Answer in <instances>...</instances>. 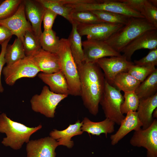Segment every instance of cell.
Listing matches in <instances>:
<instances>
[{
	"label": "cell",
	"mask_w": 157,
	"mask_h": 157,
	"mask_svg": "<svg viewBox=\"0 0 157 157\" xmlns=\"http://www.w3.org/2000/svg\"><path fill=\"white\" fill-rule=\"evenodd\" d=\"M140 83L128 72L117 75L114 78L112 85L120 91L124 92L135 91Z\"/></svg>",
	"instance_id": "d4e9b609"
},
{
	"label": "cell",
	"mask_w": 157,
	"mask_h": 157,
	"mask_svg": "<svg viewBox=\"0 0 157 157\" xmlns=\"http://www.w3.org/2000/svg\"><path fill=\"white\" fill-rule=\"evenodd\" d=\"M45 8H48L61 16L71 24L73 21L71 17L72 9L64 4L61 0H37Z\"/></svg>",
	"instance_id": "83f0119b"
},
{
	"label": "cell",
	"mask_w": 157,
	"mask_h": 157,
	"mask_svg": "<svg viewBox=\"0 0 157 157\" xmlns=\"http://www.w3.org/2000/svg\"><path fill=\"white\" fill-rule=\"evenodd\" d=\"M10 39H8L1 44V51L0 53V92L2 93L4 91V88L2 86L1 80V75L4 65L6 64L5 59V53L6 49L8 43Z\"/></svg>",
	"instance_id": "f35d334b"
},
{
	"label": "cell",
	"mask_w": 157,
	"mask_h": 157,
	"mask_svg": "<svg viewBox=\"0 0 157 157\" xmlns=\"http://www.w3.org/2000/svg\"><path fill=\"white\" fill-rule=\"evenodd\" d=\"M68 96L54 93L48 86L45 85L39 94H35L31 98L30 103L32 109L47 117L53 118L57 106Z\"/></svg>",
	"instance_id": "52a82bcc"
},
{
	"label": "cell",
	"mask_w": 157,
	"mask_h": 157,
	"mask_svg": "<svg viewBox=\"0 0 157 157\" xmlns=\"http://www.w3.org/2000/svg\"><path fill=\"white\" fill-rule=\"evenodd\" d=\"M132 9L140 13L142 12L146 0H118Z\"/></svg>",
	"instance_id": "74e56055"
},
{
	"label": "cell",
	"mask_w": 157,
	"mask_h": 157,
	"mask_svg": "<svg viewBox=\"0 0 157 157\" xmlns=\"http://www.w3.org/2000/svg\"><path fill=\"white\" fill-rule=\"evenodd\" d=\"M22 42L16 38L11 44H8L5 53L6 65H11L26 57Z\"/></svg>",
	"instance_id": "484cf974"
},
{
	"label": "cell",
	"mask_w": 157,
	"mask_h": 157,
	"mask_svg": "<svg viewBox=\"0 0 157 157\" xmlns=\"http://www.w3.org/2000/svg\"><path fill=\"white\" fill-rule=\"evenodd\" d=\"M0 25L7 28L13 35H15L23 42L26 32L32 30L31 24L26 17L23 0L12 16L7 19L0 20Z\"/></svg>",
	"instance_id": "4fadbf2b"
},
{
	"label": "cell",
	"mask_w": 157,
	"mask_h": 157,
	"mask_svg": "<svg viewBox=\"0 0 157 157\" xmlns=\"http://www.w3.org/2000/svg\"><path fill=\"white\" fill-rule=\"evenodd\" d=\"M95 62L102 69L106 80L110 85L118 74L128 72L134 63L127 60L122 55L120 56L104 57L97 60Z\"/></svg>",
	"instance_id": "8fae6325"
},
{
	"label": "cell",
	"mask_w": 157,
	"mask_h": 157,
	"mask_svg": "<svg viewBox=\"0 0 157 157\" xmlns=\"http://www.w3.org/2000/svg\"><path fill=\"white\" fill-rule=\"evenodd\" d=\"M135 65L139 66H154L157 65V48L150 50L145 56L138 60H135Z\"/></svg>",
	"instance_id": "d590c367"
},
{
	"label": "cell",
	"mask_w": 157,
	"mask_h": 157,
	"mask_svg": "<svg viewBox=\"0 0 157 157\" xmlns=\"http://www.w3.org/2000/svg\"><path fill=\"white\" fill-rule=\"evenodd\" d=\"M23 1L26 18L34 33L39 39L42 33L41 24L46 8L37 0Z\"/></svg>",
	"instance_id": "2e32d148"
},
{
	"label": "cell",
	"mask_w": 157,
	"mask_h": 157,
	"mask_svg": "<svg viewBox=\"0 0 157 157\" xmlns=\"http://www.w3.org/2000/svg\"><path fill=\"white\" fill-rule=\"evenodd\" d=\"M82 122V131L92 135L98 136L104 133L107 137L108 134L111 133L115 131V123L108 118L101 122H94L85 117Z\"/></svg>",
	"instance_id": "7402d4cb"
},
{
	"label": "cell",
	"mask_w": 157,
	"mask_h": 157,
	"mask_svg": "<svg viewBox=\"0 0 157 157\" xmlns=\"http://www.w3.org/2000/svg\"><path fill=\"white\" fill-rule=\"evenodd\" d=\"M40 70L41 72L51 74L60 71L58 56L41 49L28 57Z\"/></svg>",
	"instance_id": "e0dca14e"
},
{
	"label": "cell",
	"mask_w": 157,
	"mask_h": 157,
	"mask_svg": "<svg viewBox=\"0 0 157 157\" xmlns=\"http://www.w3.org/2000/svg\"><path fill=\"white\" fill-rule=\"evenodd\" d=\"M157 108V93L147 98L140 99L136 111L138 117L142 124V129H146L154 120L152 114Z\"/></svg>",
	"instance_id": "44dd1931"
},
{
	"label": "cell",
	"mask_w": 157,
	"mask_h": 157,
	"mask_svg": "<svg viewBox=\"0 0 157 157\" xmlns=\"http://www.w3.org/2000/svg\"><path fill=\"white\" fill-rule=\"evenodd\" d=\"M13 35L11 32L7 28L0 25V44L6 40L11 39Z\"/></svg>",
	"instance_id": "ab89813d"
},
{
	"label": "cell",
	"mask_w": 157,
	"mask_h": 157,
	"mask_svg": "<svg viewBox=\"0 0 157 157\" xmlns=\"http://www.w3.org/2000/svg\"><path fill=\"white\" fill-rule=\"evenodd\" d=\"M153 118L155 119L157 118V108H156L153 111L152 114Z\"/></svg>",
	"instance_id": "60d3db41"
},
{
	"label": "cell",
	"mask_w": 157,
	"mask_h": 157,
	"mask_svg": "<svg viewBox=\"0 0 157 157\" xmlns=\"http://www.w3.org/2000/svg\"><path fill=\"white\" fill-rule=\"evenodd\" d=\"M59 145L50 136L29 140L26 145L27 157H56L55 149Z\"/></svg>",
	"instance_id": "5bb4252c"
},
{
	"label": "cell",
	"mask_w": 157,
	"mask_h": 157,
	"mask_svg": "<svg viewBox=\"0 0 157 157\" xmlns=\"http://www.w3.org/2000/svg\"><path fill=\"white\" fill-rule=\"evenodd\" d=\"M42 127L41 125L35 127H27L12 120L4 113L0 115V133H5L6 135L1 143L15 150L20 149L24 143H27L31 135Z\"/></svg>",
	"instance_id": "3957f363"
},
{
	"label": "cell",
	"mask_w": 157,
	"mask_h": 157,
	"mask_svg": "<svg viewBox=\"0 0 157 157\" xmlns=\"http://www.w3.org/2000/svg\"><path fill=\"white\" fill-rule=\"evenodd\" d=\"M149 1L153 6L157 7V0H149Z\"/></svg>",
	"instance_id": "b9f144b4"
},
{
	"label": "cell",
	"mask_w": 157,
	"mask_h": 157,
	"mask_svg": "<svg viewBox=\"0 0 157 157\" xmlns=\"http://www.w3.org/2000/svg\"><path fill=\"white\" fill-rule=\"evenodd\" d=\"M42 48L51 53H57L58 51L60 39L52 29L44 30L39 38Z\"/></svg>",
	"instance_id": "4316f807"
},
{
	"label": "cell",
	"mask_w": 157,
	"mask_h": 157,
	"mask_svg": "<svg viewBox=\"0 0 157 157\" xmlns=\"http://www.w3.org/2000/svg\"><path fill=\"white\" fill-rule=\"evenodd\" d=\"M0 52H1L0 51Z\"/></svg>",
	"instance_id": "f6af8a7d"
},
{
	"label": "cell",
	"mask_w": 157,
	"mask_h": 157,
	"mask_svg": "<svg viewBox=\"0 0 157 157\" xmlns=\"http://www.w3.org/2000/svg\"><path fill=\"white\" fill-rule=\"evenodd\" d=\"M40 70L28 57L10 65L3 67L2 73L6 83L13 86L18 79L23 78H33Z\"/></svg>",
	"instance_id": "ba28073f"
},
{
	"label": "cell",
	"mask_w": 157,
	"mask_h": 157,
	"mask_svg": "<svg viewBox=\"0 0 157 157\" xmlns=\"http://www.w3.org/2000/svg\"><path fill=\"white\" fill-rule=\"evenodd\" d=\"M130 143L134 147L145 148L147 157H157V119L147 128L134 131Z\"/></svg>",
	"instance_id": "9c48e42d"
},
{
	"label": "cell",
	"mask_w": 157,
	"mask_h": 157,
	"mask_svg": "<svg viewBox=\"0 0 157 157\" xmlns=\"http://www.w3.org/2000/svg\"><path fill=\"white\" fill-rule=\"evenodd\" d=\"M157 91V69H156L137 88L135 92L139 99L149 97L155 94Z\"/></svg>",
	"instance_id": "cb8c5ba5"
},
{
	"label": "cell",
	"mask_w": 157,
	"mask_h": 157,
	"mask_svg": "<svg viewBox=\"0 0 157 157\" xmlns=\"http://www.w3.org/2000/svg\"><path fill=\"white\" fill-rule=\"evenodd\" d=\"M123 26L105 22L79 24L77 25V29L81 36H86L87 40L104 41Z\"/></svg>",
	"instance_id": "7c38bea8"
},
{
	"label": "cell",
	"mask_w": 157,
	"mask_h": 157,
	"mask_svg": "<svg viewBox=\"0 0 157 157\" xmlns=\"http://www.w3.org/2000/svg\"><path fill=\"white\" fill-rule=\"evenodd\" d=\"M57 54L59 58L60 71L67 83L69 95L80 96L79 74L67 39L62 38L60 39L59 48Z\"/></svg>",
	"instance_id": "5b68a950"
},
{
	"label": "cell",
	"mask_w": 157,
	"mask_h": 157,
	"mask_svg": "<svg viewBox=\"0 0 157 157\" xmlns=\"http://www.w3.org/2000/svg\"><path fill=\"white\" fill-rule=\"evenodd\" d=\"M141 14L150 24L157 28V8L146 0Z\"/></svg>",
	"instance_id": "e575fe53"
},
{
	"label": "cell",
	"mask_w": 157,
	"mask_h": 157,
	"mask_svg": "<svg viewBox=\"0 0 157 157\" xmlns=\"http://www.w3.org/2000/svg\"><path fill=\"white\" fill-rule=\"evenodd\" d=\"M3 1L0 0V4Z\"/></svg>",
	"instance_id": "7bdbcfd3"
},
{
	"label": "cell",
	"mask_w": 157,
	"mask_h": 157,
	"mask_svg": "<svg viewBox=\"0 0 157 157\" xmlns=\"http://www.w3.org/2000/svg\"><path fill=\"white\" fill-rule=\"evenodd\" d=\"M39 78L48 86L50 90L56 94L69 95V87L66 80L61 71L51 74L39 73Z\"/></svg>",
	"instance_id": "ffe728a7"
},
{
	"label": "cell",
	"mask_w": 157,
	"mask_h": 157,
	"mask_svg": "<svg viewBox=\"0 0 157 157\" xmlns=\"http://www.w3.org/2000/svg\"><path fill=\"white\" fill-rule=\"evenodd\" d=\"M123 102L120 110L123 114H126L130 111H136L139 104L140 99L135 91L124 92Z\"/></svg>",
	"instance_id": "1f68e13d"
},
{
	"label": "cell",
	"mask_w": 157,
	"mask_h": 157,
	"mask_svg": "<svg viewBox=\"0 0 157 157\" xmlns=\"http://www.w3.org/2000/svg\"><path fill=\"white\" fill-rule=\"evenodd\" d=\"M82 46L85 62L94 63L103 58L122 56L104 41L87 40L82 42Z\"/></svg>",
	"instance_id": "30bf717a"
},
{
	"label": "cell",
	"mask_w": 157,
	"mask_h": 157,
	"mask_svg": "<svg viewBox=\"0 0 157 157\" xmlns=\"http://www.w3.org/2000/svg\"><path fill=\"white\" fill-rule=\"evenodd\" d=\"M77 67L80 78V96L89 113L96 116L104 90V73L96 62H83Z\"/></svg>",
	"instance_id": "6da1fadb"
},
{
	"label": "cell",
	"mask_w": 157,
	"mask_h": 157,
	"mask_svg": "<svg viewBox=\"0 0 157 157\" xmlns=\"http://www.w3.org/2000/svg\"><path fill=\"white\" fill-rule=\"evenodd\" d=\"M157 29L144 18L130 17L128 22L104 41L120 53L130 42L145 32Z\"/></svg>",
	"instance_id": "7a4b0ae2"
},
{
	"label": "cell",
	"mask_w": 157,
	"mask_h": 157,
	"mask_svg": "<svg viewBox=\"0 0 157 157\" xmlns=\"http://www.w3.org/2000/svg\"><path fill=\"white\" fill-rule=\"evenodd\" d=\"M57 15L56 14L50 9L46 8L42 20L44 30L52 29L53 24Z\"/></svg>",
	"instance_id": "8d00e7d4"
},
{
	"label": "cell",
	"mask_w": 157,
	"mask_h": 157,
	"mask_svg": "<svg viewBox=\"0 0 157 157\" xmlns=\"http://www.w3.org/2000/svg\"><path fill=\"white\" fill-rule=\"evenodd\" d=\"M26 56H30L42 48L39 39L35 35L32 30L27 31L25 34L22 42Z\"/></svg>",
	"instance_id": "f546056e"
},
{
	"label": "cell",
	"mask_w": 157,
	"mask_h": 157,
	"mask_svg": "<svg viewBox=\"0 0 157 157\" xmlns=\"http://www.w3.org/2000/svg\"><path fill=\"white\" fill-rule=\"evenodd\" d=\"M78 24L74 21L72 24V28L68 38L71 51L77 66L84 62V54L81 36L78 32Z\"/></svg>",
	"instance_id": "603a6c76"
},
{
	"label": "cell",
	"mask_w": 157,
	"mask_h": 157,
	"mask_svg": "<svg viewBox=\"0 0 157 157\" xmlns=\"http://www.w3.org/2000/svg\"><path fill=\"white\" fill-rule=\"evenodd\" d=\"M140 157V156H139V157Z\"/></svg>",
	"instance_id": "ee69618b"
},
{
	"label": "cell",
	"mask_w": 157,
	"mask_h": 157,
	"mask_svg": "<svg viewBox=\"0 0 157 157\" xmlns=\"http://www.w3.org/2000/svg\"><path fill=\"white\" fill-rule=\"evenodd\" d=\"M70 16L73 22L74 21L78 24H89L104 22L91 11L72 10Z\"/></svg>",
	"instance_id": "4dcf8cb0"
},
{
	"label": "cell",
	"mask_w": 157,
	"mask_h": 157,
	"mask_svg": "<svg viewBox=\"0 0 157 157\" xmlns=\"http://www.w3.org/2000/svg\"><path fill=\"white\" fill-rule=\"evenodd\" d=\"M157 48V29L149 30L136 38L123 50L122 55L129 61L134 52L141 49Z\"/></svg>",
	"instance_id": "9a60e30c"
},
{
	"label": "cell",
	"mask_w": 157,
	"mask_h": 157,
	"mask_svg": "<svg viewBox=\"0 0 157 157\" xmlns=\"http://www.w3.org/2000/svg\"><path fill=\"white\" fill-rule=\"evenodd\" d=\"M22 0H5L0 4V20L7 19L17 11Z\"/></svg>",
	"instance_id": "d6a6232c"
},
{
	"label": "cell",
	"mask_w": 157,
	"mask_h": 157,
	"mask_svg": "<svg viewBox=\"0 0 157 157\" xmlns=\"http://www.w3.org/2000/svg\"><path fill=\"white\" fill-rule=\"evenodd\" d=\"M82 122L78 120L73 124H70L65 129L58 130L54 129L49 133L50 136L56 140L59 145H63L68 149L72 148L74 145L71 140L74 136L82 135L83 132L81 130Z\"/></svg>",
	"instance_id": "d6986e66"
},
{
	"label": "cell",
	"mask_w": 157,
	"mask_h": 157,
	"mask_svg": "<svg viewBox=\"0 0 157 157\" xmlns=\"http://www.w3.org/2000/svg\"><path fill=\"white\" fill-rule=\"evenodd\" d=\"M104 22L124 25L130 17L115 13L102 10L91 11Z\"/></svg>",
	"instance_id": "f1b7e54d"
},
{
	"label": "cell",
	"mask_w": 157,
	"mask_h": 157,
	"mask_svg": "<svg viewBox=\"0 0 157 157\" xmlns=\"http://www.w3.org/2000/svg\"><path fill=\"white\" fill-rule=\"evenodd\" d=\"M120 91L105 79L104 90L99 103L106 118L119 125L125 117L121 111L124 98Z\"/></svg>",
	"instance_id": "8992f818"
},
{
	"label": "cell",
	"mask_w": 157,
	"mask_h": 157,
	"mask_svg": "<svg viewBox=\"0 0 157 157\" xmlns=\"http://www.w3.org/2000/svg\"><path fill=\"white\" fill-rule=\"evenodd\" d=\"M66 3L72 11L102 10L130 17L144 18L140 13L118 0H67Z\"/></svg>",
	"instance_id": "277c9868"
},
{
	"label": "cell",
	"mask_w": 157,
	"mask_h": 157,
	"mask_svg": "<svg viewBox=\"0 0 157 157\" xmlns=\"http://www.w3.org/2000/svg\"><path fill=\"white\" fill-rule=\"evenodd\" d=\"M122 121L117 131L110 137L111 145L117 144L121 140L131 131L141 128L142 124L136 111H130Z\"/></svg>",
	"instance_id": "ac0fdd59"
},
{
	"label": "cell",
	"mask_w": 157,
	"mask_h": 157,
	"mask_svg": "<svg viewBox=\"0 0 157 157\" xmlns=\"http://www.w3.org/2000/svg\"><path fill=\"white\" fill-rule=\"evenodd\" d=\"M156 69L154 66H139L134 64L128 72L141 83Z\"/></svg>",
	"instance_id": "836d02e7"
}]
</instances>
